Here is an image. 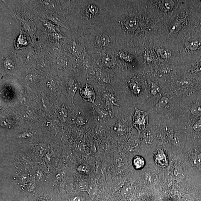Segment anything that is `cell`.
<instances>
[{
    "instance_id": "obj_1",
    "label": "cell",
    "mask_w": 201,
    "mask_h": 201,
    "mask_svg": "<svg viewBox=\"0 0 201 201\" xmlns=\"http://www.w3.org/2000/svg\"><path fill=\"white\" fill-rule=\"evenodd\" d=\"M106 22L116 43L143 52L157 38L163 24L148 1H106Z\"/></svg>"
},
{
    "instance_id": "obj_2",
    "label": "cell",
    "mask_w": 201,
    "mask_h": 201,
    "mask_svg": "<svg viewBox=\"0 0 201 201\" xmlns=\"http://www.w3.org/2000/svg\"><path fill=\"white\" fill-rule=\"evenodd\" d=\"M201 17L200 1H181L169 20L163 24L153 43L175 52L183 40L193 31Z\"/></svg>"
},
{
    "instance_id": "obj_3",
    "label": "cell",
    "mask_w": 201,
    "mask_h": 201,
    "mask_svg": "<svg viewBox=\"0 0 201 201\" xmlns=\"http://www.w3.org/2000/svg\"><path fill=\"white\" fill-rule=\"evenodd\" d=\"M112 85L126 106L150 109L151 104L146 92L145 70H121L115 75Z\"/></svg>"
},
{
    "instance_id": "obj_4",
    "label": "cell",
    "mask_w": 201,
    "mask_h": 201,
    "mask_svg": "<svg viewBox=\"0 0 201 201\" xmlns=\"http://www.w3.org/2000/svg\"><path fill=\"white\" fill-rule=\"evenodd\" d=\"M73 12V21L81 33L106 22V1H80Z\"/></svg>"
},
{
    "instance_id": "obj_5",
    "label": "cell",
    "mask_w": 201,
    "mask_h": 201,
    "mask_svg": "<svg viewBox=\"0 0 201 201\" xmlns=\"http://www.w3.org/2000/svg\"><path fill=\"white\" fill-rule=\"evenodd\" d=\"M82 40L89 55L99 54L113 49L116 41L114 33L107 22L86 30Z\"/></svg>"
},
{
    "instance_id": "obj_6",
    "label": "cell",
    "mask_w": 201,
    "mask_h": 201,
    "mask_svg": "<svg viewBox=\"0 0 201 201\" xmlns=\"http://www.w3.org/2000/svg\"><path fill=\"white\" fill-rule=\"evenodd\" d=\"M201 118V89L181 99L173 120L180 126L188 129L194 122Z\"/></svg>"
},
{
    "instance_id": "obj_7",
    "label": "cell",
    "mask_w": 201,
    "mask_h": 201,
    "mask_svg": "<svg viewBox=\"0 0 201 201\" xmlns=\"http://www.w3.org/2000/svg\"><path fill=\"white\" fill-rule=\"evenodd\" d=\"M181 99L168 91L148 110L151 120L158 122L172 120Z\"/></svg>"
},
{
    "instance_id": "obj_8",
    "label": "cell",
    "mask_w": 201,
    "mask_h": 201,
    "mask_svg": "<svg viewBox=\"0 0 201 201\" xmlns=\"http://www.w3.org/2000/svg\"><path fill=\"white\" fill-rule=\"evenodd\" d=\"M201 56V34L194 29L174 53L171 61L176 64Z\"/></svg>"
},
{
    "instance_id": "obj_9",
    "label": "cell",
    "mask_w": 201,
    "mask_h": 201,
    "mask_svg": "<svg viewBox=\"0 0 201 201\" xmlns=\"http://www.w3.org/2000/svg\"><path fill=\"white\" fill-rule=\"evenodd\" d=\"M113 50L123 70L129 71L145 70V65L141 57L142 52L141 51L117 43Z\"/></svg>"
},
{
    "instance_id": "obj_10",
    "label": "cell",
    "mask_w": 201,
    "mask_h": 201,
    "mask_svg": "<svg viewBox=\"0 0 201 201\" xmlns=\"http://www.w3.org/2000/svg\"><path fill=\"white\" fill-rule=\"evenodd\" d=\"M165 84L169 92L181 99L201 89V82L192 77H181L176 72Z\"/></svg>"
},
{
    "instance_id": "obj_11",
    "label": "cell",
    "mask_w": 201,
    "mask_h": 201,
    "mask_svg": "<svg viewBox=\"0 0 201 201\" xmlns=\"http://www.w3.org/2000/svg\"><path fill=\"white\" fill-rule=\"evenodd\" d=\"M98 92L95 104L102 105L109 109L114 117L121 111L129 107L124 104L119 98L113 86L97 84Z\"/></svg>"
},
{
    "instance_id": "obj_12",
    "label": "cell",
    "mask_w": 201,
    "mask_h": 201,
    "mask_svg": "<svg viewBox=\"0 0 201 201\" xmlns=\"http://www.w3.org/2000/svg\"><path fill=\"white\" fill-rule=\"evenodd\" d=\"M181 1H148L151 8L163 24L168 21L177 9Z\"/></svg>"
},
{
    "instance_id": "obj_13",
    "label": "cell",
    "mask_w": 201,
    "mask_h": 201,
    "mask_svg": "<svg viewBox=\"0 0 201 201\" xmlns=\"http://www.w3.org/2000/svg\"><path fill=\"white\" fill-rule=\"evenodd\" d=\"M145 74L146 92L151 107L163 94L169 91L163 82L147 73Z\"/></svg>"
},
{
    "instance_id": "obj_14",
    "label": "cell",
    "mask_w": 201,
    "mask_h": 201,
    "mask_svg": "<svg viewBox=\"0 0 201 201\" xmlns=\"http://www.w3.org/2000/svg\"><path fill=\"white\" fill-rule=\"evenodd\" d=\"M96 66L117 73L123 70L120 62L115 56L113 49L99 54L90 55Z\"/></svg>"
},
{
    "instance_id": "obj_15",
    "label": "cell",
    "mask_w": 201,
    "mask_h": 201,
    "mask_svg": "<svg viewBox=\"0 0 201 201\" xmlns=\"http://www.w3.org/2000/svg\"><path fill=\"white\" fill-rule=\"evenodd\" d=\"M134 113L133 116L132 125L140 132L145 130L149 125V118L150 113L140 110L134 106Z\"/></svg>"
},
{
    "instance_id": "obj_16",
    "label": "cell",
    "mask_w": 201,
    "mask_h": 201,
    "mask_svg": "<svg viewBox=\"0 0 201 201\" xmlns=\"http://www.w3.org/2000/svg\"><path fill=\"white\" fill-rule=\"evenodd\" d=\"M80 92L84 101L91 102L94 105L96 104L95 101L97 96L92 85L86 83L80 88Z\"/></svg>"
},
{
    "instance_id": "obj_17",
    "label": "cell",
    "mask_w": 201,
    "mask_h": 201,
    "mask_svg": "<svg viewBox=\"0 0 201 201\" xmlns=\"http://www.w3.org/2000/svg\"><path fill=\"white\" fill-rule=\"evenodd\" d=\"M133 164L134 168L137 170L142 169L145 165L143 158L139 156H136L133 160Z\"/></svg>"
},
{
    "instance_id": "obj_18",
    "label": "cell",
    "mask_w": 201,
    "mask_h": 201,
    "mask_svg": "<svg viewBox=\"0 0 201 201\" xmlns=\"http://www.w3.org/2000/svg\"><path fill=\"white\" fill-rule=\"evenodd\" d=\"M155 158L157 163L161 165L167 166V162L166 161L165 156L163 152H161V151L158 152Z\"/></svg>"
},
{
    "instance_id": "obj_19",
    "label": "cell",
    "mask_w": 201,
    "mask_h": 201,
    "mask_svg": "<svg viewBox=\"0 0 201 201\" xmlns=\"http://www.w3.org/2000/svg\"><path fill=\"white\" fill-rule=\"evenodd\" d=\"M89 168L86 165H82L79 166L77 168L79 173L83 174H88L89 172Z\"/></svg>"
},
{
    "instance_id": "obj_20",
    "label": "cell",
    "mask_w": 201,
    "mask_h": 201,
    "mask_svg": "<svg viewBox=\"0 0 201 201\" xmlns=\"http://www.w3.org/2000/svg\"><path fill=\"white\" fill-rule=\"evenodd\" d=\"M88 192L91 198L95 197V195L97 194V190L96 188L92 185H91L89 188Z\"/></svg>"
},
{
    "instance_id": "obj_21",
    "label": "cell",
    "mask_w": 201,
    "mask_h": 201,
    "mask_svg": "<svg viewBox=\"0 0 201 201\" xmlns=\"http://www.w3.org/2000/svg\"><path fill=\"white\" fill-rule=\"evenodd\" d=\"M25 37L24 35L23 34H21L20 36H19V38H18L17 41V46H20L21 45H26V44H27V41H25L24 40H27V38H24Z\"/></svg>"
},
{
    "instance_id": "obj_22",
    "label": "cell",
    "mask_w": 201,
    "mask_h": 201,
    "mask_svg": "<svg viewBox=\"0 0 201 201\" xmlns=\"http://www.w3.org/2000/svg\"><path fill=\"white\" fill-rule=\"evenodd\" d=\"M132 187L127 186L125 187L121 191V194L123 197H126L132 190Z\"/></svg>"
},
{
    "instance_id": "obj_23",
    "label": "cell",
    "mask_w": 201,
    "mask_h": 201,
    "mask_svg": "<svg viewBox=\"0 0 201 201\" xmlns=\"http://www.w3.org/2000/svg\"><path fill=\"white\" fill-rule=\"evenodd\" d=\"M83 199L82 198L80 197H76L72 199L69 200V201H83Z\"/></svg>"
},
{
    "instance_id": "obj_24",
    "label": "cell",
    "mask_w": 201,
    "mask_h": 201,
    "mask_svg": "<svg viewBox=\"0 0 201 201\" xmlns=\"http://www.w3.org/2000/svg\"><path fill=\"white\" fill-rule=\"evenodd\" d=\"M119 201H127V200H126L125 199H122L120 200Z\"/></svg>"
},
{
    "instance_id": "obj_25",
    "label": "cell",
    "mask_w": 201,
    "mask_h": 201,
    "mask_svg": "<svg viewBox=\"0 0 201 201\" xmlns=\"http://www.w3.org/2000/svg\"><path fill=\"white\" fill-rule=\"evenodd\" d=\"M44 201V200H41V201Z\"/></svg>"
}]
</instances>
